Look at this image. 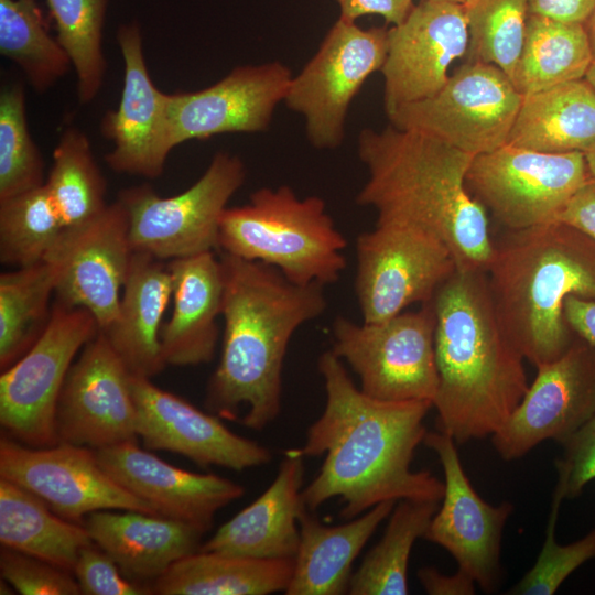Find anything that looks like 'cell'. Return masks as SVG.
<instances>
[{
	"label": "cell",
	"instance_id": "obj_15",
	"mask_svg": "<svg viewBox=\"0 0 595 595\" xmlns=\"http://www.w3.org/2000/svg\"><path fill=\"white\" fill-rule=\"evenodd\" d=\"M133 251L119 199L67 228L44 259L54 271L56 300L87 310L105 331L117 315Z\"/></svg>",
	"mask_w": 595,
	"mask_h": 595
},
{
	"label": "cell",
	"instance_id": "obj_12",
	"mask_svg": "<svg viewBox=\"0 0 595 595\" xmlns=\"http://www.w3.org/2000/svg\"><path fill=\"white\" fill-rule=\"evenodd\" d=\"M521 101L500 68L469 61L437 93L387 117L398 129L424 133L476 156L507 144Z\"/></svg>",
	"mask_w": 595,
	"mask_h": 595
},
{
	"label": "cell",
	"instance_id": "obj_18",
	"mask_svg": "<svg viewBox=\"0 0 595 595\" xmlns=\"http://www.w3.org/2000/svg\"><path fill=\"white\" fill-rule=\"evenodd\" d=\"M463 4L421 0L408 17L387 31V52L380 69L386 115L437 93L448 68L468 48Z\"/></svg>",
	"mask_w": 595,
	"mask_h": 595
},
{
	"label": "cell",
	"instance_id": "obj_42",
	"mask_svg": "<svg viewBox=\"0 0 595 595\" xmlns=\"http://www.w3.org/2000/svg\"><path fill=\"white\" fill-rule=\"evenodd\" d=\"M1 577L23 595H79L72 572L6 547L0 551Z\"/></svg>",
	"mask_w": 595,
	"mask_h": 595
},
{
	"label": "cell",
	"instance_id": "obj_31",
	"mask_svg": "<svg viewBox=\"0 0 595 595\" xmlns=\"http://www.w3.org/2000/svg\"><path fill=\"white\" fill-rule=\"evenodd\" d=\"M0 542L69 572L80 550L94 543L84 524L60 517L37 496L1 477Z\"/></svg>",
	"mask_w": 595,
	"mask_h": 595
},
{
	"label": "cell",
	"instance_id": "obj_6",
	"mask_svg": "<svg viewBox=\"0 0 595 595\" xmlns=\"http://www.w3.org/2000/svg\"><path fill=\"white\" fill-rule=\"evenodd\" d=\"M346 247L325 201L299 197L288 185L258 188L247 204L227 207L219 225L220 252L271 266L301 285L337 282Z\"/></svg>",
	"mask_w": 595,
	"mask_h": 595
},
{
	"label": "cell",
	"instance_id": "obj_30",
	"mask_svg": "<svg viewBox=\"0 0 595 595\" xmlns=\"http://www.w3.org/2000/svg\"><path fill=\"white\" fill-rule=\"evenodd\" d=\"M294 559H253L198 550L152 583L160 595H267L285 591Z\"/></svg>",
	"mask_w": 595,
	"mask_h": 595
},
{
	"label": "cell",
	"instance_id": "obj_14",
	"mask_svg": "<svg viewBox=\"0 0 595 595\" xmlns=\"http://www.w3.org/2000/svg\"><path fill=\"white\" fill-rule=\"evenodd\" d=\"M0 477L31 491L60 517L79 524L100 510L158 515L117 483L100 465L96 450L88 446L60 442L28 447L2 436Z\"/></svg>",
	"mask_w": 595,
	"mask_h": 595
},
{
	"label": "cell",
	"instance_id": "obj_24",
	"mask_svg": "<svg viewBox=\"0 0 595 595\" xmlns=\"http://www.w3.org/2000/svg\"><path fill=\"white\" fill-rule=\"evenodd\" d=\"M304 456L288 450L271 485L225 522L202 551L253 559H294L300 543Z\"/></svg>",
	"mask_w": 595,
	"mask_h": 595
},
{
	"label": "cell",
	"instance_id": "obj_10",
	"mask_svg": "<svg viewBox=\"0 0 595 595\" xmlns=\"http://www.w3.org/2000/svg\"><path fill=\"white\" fill-rule=\"evenodd\" d=\"M591 178L583 152L548 153L505 144L474 156L466 184L507 231H517L558 221Z\"/></svg>",
	"mask_w": 595,
	"mask_h": 595
},
{
	"label": "cell",
	"instance_id": "obj_1",
	"mask_svg": "<svg viewBox=\"0 0 595 595\" xmlns=\"http://www.w3.org/2000/svg\"><path fill=\"white\" fill-rule=\"evenodd\" d=\"M317 368L326 403L298 450L304 457L325 454V458L316 477L302 489L305 507L315 511L339 497V516L350 520L383 501H441L444 482L428 470L411 469L433 403L389 402L365 394L332 349L320 356Z\"/></svg>",
	"mask_w": 595,
	"mask_h": 595
},
{
	"label": "cell",
	"instance_id": "obj_44",
	"mask_svg": "<svg viewBox=\"0 0 595 595\" xmlns=\"http://www.w3.org/2000/svg\"><path fill=\"white\" fill-rule=\"evenodd\" d=\"M563 447L562 456L555 462V489L564 498H575L595 479V416L567 440Z\"/></svg>",
	"mask_w": 595,
	"mask_h": 595
},
{
	"label": "cell",
	"instance_id": "obj_51",
	"mask_svg": "<svg viewBox=\"0 0 595 595\" xmlns=\"http://www.w3.org/2000/svg\"><path fill=\"white\" fill-rule=\"evenodd\" d=\"M586 163L591 176L595 180V148L585 153Z\"/></svg>",
	"mask_w": 595,
	"mask_h": 595
},
{
	"label": "cell",
	"instance_id": "obj_48",
	"mask_svg": "<svg viewBox=\"0 0 595 595\" xmlns=\"http://www.w3.org/2000/svg\"><path fill=\"white\" fill-rule=\"evenodd\" d=\"M418 578L424 591L430 595L475 594V581L461 569L452 575H446L435 567L426 566L418 571Z\"/></svg>",
	"mask_w": 595,
	"mask_h": 595
},
{
	"label": "cell",
	"instance_id": "obj_3",
	"mask_svg": "<svg viewBox=\"0 0 595 595\" xmlns=\"http://www.w3.org/2000/svg\"><path fill=\"white\" fill-rule=\"evenodd\" d=\"M357 153L368 177L356 203L377 220L413 225L437 237L457 268L486 272L495 241L486 209L468 191L474 155L421 132L391 125L364 129Z\"/></svg>",
	"mask_w": 595,
	"mask_h": 595
},
{
	"label": "cell",
	"instance_id": "obj_52",
	"mask_svg": "<svg viewBox=\"0 0 595 595\" xmlns=\"http://www.w3.org/2000/svg\"><path fill=\"white\" fill-rule=\"evenodd\" d=\"M14 588L13 586L7 582L6 580L1 578V582H0V594L1 595H8V594H14Z\"/></svg>",
	"mask_w": 595,
	"mask_h": 595
},
{
	"label": "cell",
	"instance_id": "obj_16",
	"mask_svg": "<svg viewBox=\"0 0 595 595\" xmlns=\"http://www.w3.org/2000/svg\"><path fill=\"white\" fill-rule=\"evenodd\" d=\"M537 369L519 404L491 435L506 461L547 440L563 445L595 416V346L577 337L561 357Z\"/></svg>",
	"mask_w": 595,
	"mask_h": 595
},
{
	"label": "cell",
	"instance_id": "obj_45",
	"mask_svg": "<svg viewBox=\"0 0 595 595\" xmlns=\"http://www.w3.org/2000/svg\"><path fill=\"white\" fill-rule=\"evenodd\" d=\"M339 18L356 22L364 15H380L387 23L400 24L414 7L413 0H334Z\"/></svg>",
	"mask_w": 595,
	"mask_h": 595
},
{
	"label": "cell",
	"instance_id": "obj_11",
	"mask_svg": "<svg viewBox=\"0 0 595 595\" xmlns=\"http://www.w3.org/2000/svg\"><path fill=\"white\" fill-rule=\"evenodd\" d=\"M387 31L338 18L312 58L292 76L283 104L303 117L315 149L342 145L351 101L385 62Z\"/></svg>",
	"mask_w": 595,
	"mask_h": 595
},
{
	"label": "cell",
	"instance_id": "obj_32",
	"mask_svg": "<svg viewBox=\"0 0 595 595\" xmlns=\"http://www.w3.org/2000/svg\"><path fill=\"white\" fill-rule=\"evenodd\" d=\"M586 25L529 13L513 85L522 96L585 78L594 61Z\"/></svg>",
	"mask_w": 595,
	"mask_h": 595
},
{
	"label": "cell",
	"instance_id": "obj_5",
	"mask_svg": "<svg viewBox=\"0 0 595 595\" xmlns=\"http://www.w3.org/2000/svg\"><path fill=\"white\" fill-rule=\"evenodd\" d=\"M486 279L502 328L538 367L578 337L565 320V300L595 301V240L562 221L507 231L495 241Z\"/></svg>",
	"mask_w": 595,
	"mask_h": 595
},
{
	"label": "cell",
	"instance_id": "obj_8",
	"mask_svg": "<svg viewBox=\"0 0 595 595\" xmlns=\"http://www.w3.org/2000/svg\"><path fill=\"white\" fill-rule=\"evenodd\" d=\"M246 175L238 155L220 151L204 174L177 195L161 197L147 184L122 190L118 199L128 213L133 250L161 260L219 251L221 215Z\"/></svg>",
	"mask_w": 595,
	"mask_h": 595
},
{
	"label": "cell",
	"instance_id": "obj_39",
	"mask_svg": "<svg viewBox=\"0 0 595 595\" xmlns=\"http://www.w3.org/2000/svg\"><path fill=\"white\" fill-rule=\"evenodd\" d=\"M464 8L470 62L495 65L513 82L524 43L528 0H470Z\"/></svg>",
	"mask_w": 595,
	"mask_h": 595
},
{
	"label": "cell",
	"instance_id": "obj_53",
	"mask_svg": "<svg viewBox=\"0 0 595 595\" xmlns=\"http://www.w3.org/2000/svg\"><path fill=\"white\" fill-rule=\"evenodd\" d=\"M585 79L592 85V87L595 89V60L591 64L586 75Z\"/></svg>",
	"mask_w": 595,
	"mask_h": 595
},
{
	"label": "cell",
	"instance_id": "obj_28",
	"mask_svg": "<svg viewBox=\"0 0 595 595\" xmlns=\"http://www.w3.org/2000/svg\"><path fill=\"white\" fill-rule=\"evenodd\" d=\"M396 501H383L339 526L322 523L313 511L300 515V543L286 595H340L348 592L351 567Z\"/></svg>",
	"mask_w": 595,
	"mask_h": 595
},
{
	"label": "cell",
	"instance_id": "obj_54",
	"mask_svg": "<svg viewBox=\"0 0 595 595\" xmlns=\"http://www.w3.org/2000/svg\"><path fill=\"white\" fill-rule=\"evenodd\" d=\"M444 1H452V2H456V3H459V4H466L468 1L470 0H444Z\"/></svg>",
	"mask_w": 595,
	"mask_h": 595
},
{
	"label": "cell",
	"instance_id": "obj_13",
	"mask_svg": "<svg viewBox=\"0 0 595 595\" xmlns=\"http://www.w3.org/2000/svg\"><path fill=\"white\" fill-rule=\"evenodd\" d=\"M450 249L413 225L377 220L356 239L355 292L364 323L393 317L433 300L455 272Z\"/></svg>",
	"mask_w": 595,
	"mask_h": 595
},
{
	"label": "cell",
	"instance_id": "obj_27",
	"mask_svg": "<svg viewBox=\"0 0 595 595\" xmlns=\"http://www.w3.org/2000/svg\"><path fill=\"white\" fill-rule=\"evenodd\" d=\"M173 294L167 263L133 251L113 322L101 331L131 375L151 378L166 366L161 322Z\"/></svg>",
	"mask_w": 595,
	"mask_h": 595
},
{
	"label": "cell",
	"instance_id": "obj_17",
	"mask_svg": "<svg viewBox=\"0 0 595 595\" xmlns=\"http://www.w3.org/2000/svg\"><path fill=\"white\" fill-rule=\"evenodd\" d=\"M130 376L99 331L67 372L55 413L57 442L98 450L137 441Z\"/></svg>",
	"mask_w": 595,
	"mask_h": 595
},
{
	"label": "cell",
	"instance_id": "obj_19",
	"mask_svg": "<svg viewBox=\"0 0 595 595\" xmlns=\"http://www.w3.org/2000/svg\"><path fill=\"white\" fill-rule=\"evenodd\" d=\"M423 443L436 454L444 473L442 504L424 539L448 551L458 569L491 593L500 583L501 537L513 507L508 501L493 506L476 493L450 435L426 432Z\"/></svg>",
	"mask_w": 595,
	"mask_h": 595
},
{
	"label": "cell",
	"instance_id": "obj_26",
	"mask_svg": "<svg viewBox=\"0 0 595 595\" xmlns=\"http://www.w3.org/2000/svg\"><path fill=\"white\" fill-rule=\"evenodd\" d=\"M93 542L121 572L138 582H154L173 563L197 552L204 532L187 523L131 510H100L87 516Z\"/></svg>",
	"mask_w": 595,
	"mask_h": 595
},
{
	"label": "cell",
	"instance_id": "obj_50",
	"mask_svg": "<svg viewBox=\"0 0 595 595\" xmlns=\"http://www.w3.org/2000/svg\"><path fill=\"white\" fill-rule=\"evenodd\" d=\"M585 25L588 33L593 55L595 58V11L593 12L592 17L589 18V20L587 21Z\"/></svg>",
	"mask_w": 595,
	"mask_h": 595
},
{
	"label": "cell",
	"instance_id": "obj_46",
	"mask_svg": "<svg viewBox=\"0 0 595 595\" xmlns=\"http://www.w3.org/2000/svg\"><path fill=\"white\" fill-rule=\"evenodd\" d=\"M558 221L570 225L595 240V180L592 177L566 203Z\"/></svg>",
	"mask_w": 595,
	"mask_h": 595
},
{
	"label": "cell",
	"instance_id": "obj_38",
	"mask_svg": "<svg viewBox=\"0 0 595 595\" xmlns=\"http://www.w3.org/2000/svg\"><path fill=\"white\" fill-rule=\"evenodd\" d=\"M57 30V40L67 52L77 76L82 104L98 94L106 73L102 31L108 0H46Z\"/></svg>",
	"mask_w": 595,
	"mask_h": 595
},
{
	"label": "cell",
	"instance_id": "obj_40",
	"mask_svg": "<svg viewBox=\"0 0 595 595\" xmlns=\"http://www.w3.org/2000/svg\"><path fill=\"white\" fill-rule=\"evenodd\" d=\"M25 94L11 84L0 94V201L45 183L44 160L28 128Z\"/></svg>",
	"mask_w": 595,
	"mask_h": 595
},
{
	"label": "cell",
	"instance_id": "obj_25",
	"mask_svg": "<svg viewBox=\"0 0 595 595\" xmlns=\"http://www.w3.org/2000/svg\"><path fill=\"white\" fill-rule=\"evenodd\" d=\"M173 312L162 326L160 340L166 365L210 363L219 338L217 318L223 311L224 275L215 251L170 260Z\"/></svg>",
	"mask_w": 595,
	"mask_h": 595
},
{
	"label": "cell",
	"instance_id": "obj_36",
	"mask_svg": "<svg viewBox=\"0 0 595 595\" xmlns=\"http://www.w3.org/2000/svg\"><path fill=\"white\" fill-rule=\"evenodd\" d=\"M45 185L66 229L87 221L106 207V180L87 136L77 128H68L62 134Z\"/></svg>",
	"mask_w": 595,
	"mask_h": 595
},
{
	"label": "cell",
	"instance_id": "obj_47",
	"mask_svg": "<svg viewBox=\"0 0 595 595\" xmlns=\"http://www.w3.org/2000/svg\"><path fill=\"white\" fill-rule=\"evenodd\" d=\"M529 13L556 21L586 24L595 0H528Z\"/></svg>",
	"mask_w": 595,
	"mask_h": 595
},
{
	"label": "cell",
	"instance_id": "obj_41",
	"mask_svg": "<svg viewBox=\"0 0 595 595\" xmlns=\"http://www.w3.org/2000/svg\"><path fill=\"white\" fill-rule=\"evenodd\" d=\"M564 497L554 489L545 539L534 565L510 588L511 595H552L581 565L595 559V528L570 544H559L555 526Z\"/></svg>",
	"mask_w": 595,
	"mask_h": 595
},
{
	"label": "cell",
	"instance_id": "obj_7",
	"mask_svg": "<svg viewBox=\"0 0 595 595\" xmlns=\"http://www.w3.org/2000/svg\"><path fill=\"white\" fill-rule=\"evenodd\" d=\"M435 323L432 301L377 323L338 316L332 326V351L359 377L365 394L433 403L439 387Z\"/></svg>",
	"mask_w": 595,
	"mask_h": 595
},
{
	"label": "cell",
	"instance_id": "obj_43",
	"mask_svg": "<svg viewBox=\"0 0 595 595\" xmlns=\"http://www.w3.org/2000/svg\"><path fill=\"white\" fill-rule=\"evenodd\" d=\"M85 595H149L152 584L127 577L115 560L95 543L83 548L72 571Z\"/></svg>",
	"mask_w": 595,
	"mask_h": 595
},
{
	"label": "cell",
	"instance_id": "obj_49",
	"mask_svg": "<svg viewBox=\"0 0 595 595\" xmlns=\"http://www.w3.org/2000/svg\"><path fill=\"white\" fill-rule=\"evenodd\" d=\"M564 316L573 332L595 346V301L570 296L564 302Z\"/></svg>",
	"mask_w": 595,
	"mask_h": 595
},
{
	"label": "cell",
	"instance_id": "obj_35",
	"mask_svg": "<svg viewBox=\"0 0 595 595\" xmlns=\"http://www.w3.org/2000/svg\"><path fill=\"white\" fill-rule=\"evenodd\" d=\"M0 53L43 93L64 77L72 61L53 37L37 0H0Z\"/></svg>",
	"mask_w": 595,
	"mask_h": 595
},
{
	"label": "cell",
	"instance_id": "obj_22",
	"mask_svg": "<svg viewBox=\"0 0 595 595\" xmlns=\"http://www.w3.org/2000/svg\"><path fill=\"white\" fill-rule=\"evenodd\" d=\"M285 64L271 61L235 67L214 85L170 94L174 147L223 133H257L269 129L292 78Z\"/></svg>",
	"mask_w": 595,
	"mask_h": 595
},
{
	"label": "cell",
	"instance_id": "obj_37",
	"mask_svg": "<svg viewBox=\"0 0 595 595\" xmlns=\"http://www.w3.org/2000/svg\"><path fill=\"white\" fill-rule=\"evenodd\" d=\"M65 230L45 183L0 201V261L15 268L44 261Z\"/></svg>",
	"mask_w": 595,
	"mask_h": 595
},
{
	"label": "cell",
	"instance_id": "obj_29",
	"mask_svg": "<svg viewBox=\"0 0 595 595\" xmlns=\"http://www.w3.org/2000/svg\"><path fill=\"white\" fill-rule=\"evenodd\" d=\"M507 144L548 153L595 148V89L585 79L522 96Z\"/></svg>",
	"mask_w": 595,
	"mask_h": 595
},
{
	"label": "cell",
	"instance_id": "obj_21",
	"mask_svg": "<svg viewBox=\"0 0 595 595\" xmlns=\"http://www.w3.org/2000/svg\"><path fill=\"white\" fill-rule=\"evenodd\" d=\"M137 435L148 450L177 453L199 466L244 470L268 464L271 451L230 431L220 418L165 391L150 378L130 376Z\"/></svg>",
	"mask_w": 595,
	"mask_h": 595
},
{
	"label": "cell",
	"instance_id": "obj_23",
	"mask_svg": "<svg viewBox=\"0 0 595 595\" xmlns=\"http://www.w3.org/2000/svg\"><path fill=\"white\" fill-rule=\"evenodd\" d=\"M104 469L122 487L149 504L159 516L208 531L215 515L245 495V488L215 474L171 465L137 441L96 450Z\"/></svg>",
	"mask_w": 595,
	"mask_h": 595
},
{
	"label": "cell",
	"instance_id": "obj_34",
	"mask_svg": "<svg viewBox=\"0 0 595 595\" xmlns=\"http://www.w3.org/2000/svg\"><path fill=\"white\" fill-rule=\"evenodd\" d=\"M55 294V275L47 261L0 274V367L21 358L45 329Z\"/></svg>",
	"mask_w": 595,
	"mask_h": 595
},
{
	"label": "cell",
	"instance_id": "obj_33",
	"mask_svg": "<svg viewBox=\"0 0 595 595\" xmlns=\"http://www.w3.org/2000/svg\"><path fill=\"white\" fill-rule=\"evenodd\" d=\"M439 502L411 499L397 501L383 536L353 573L347 593L408 594V564L413 544L424 538Z\"/></svg>",
	"mask_w": 595,
	"mask_h": 595
},
{
	"label": "cell",
	"instance_id": "obj_9",
	"mask_svg": "<svg viewBox=\"0 0 595 595\" xmlns=\"http://www.w3.org/2000/svg\"><path fill=\"white\" fill-rule=\"evenodd\" d=\"M100 331L94 315L55 299L48 323L32 347L0 376V423L33 447L57 444L55 413L76 354Z\"/></svg>",
	"mask_w": 595,
	"mask_h": 595
},
{
	"label": "cell",
	"instance_id": "obj_20",
	"mask_svg": "<svg viewBox=\"0 0 595 595\" xmlns=\"http://www.w3.org/2000/svg\"><path fill=\"white\" fill-rule=\"evenodd\" d=\"M117 41L125 63L123 87L118 108L107 111L101 120L102 136L113 143L105 161L117 173L155 178L174 149L170 94L151 80L139 23L120 25Z\"/></svg>",
	"mask_w": 595,
	"mask_h": 595
},
{
	"label": "cell",
	"instance_id": "obj_4",
	"mask_svg": "<svg viewBox=\"0 0 595 595\" xmlns=\"http://www.w3.org/2000/svg\"><path fill=\"white\" fill-rule=\"evenodd\" d=\"M432 302L437 430L459 444L494 435L529 385L524 357L499 322L486 272L457 268Z\"/></svg>",
	"mask_w": 595,
	"mask_h": 595
},
{
	"label": "cell",
	"instance_id": "obj_2",
	"mask_svg": "<svg viewBox=\"0 0 595 595\" xmlns=\"http://www.w3.org/2000/svg\"><path fill=\"white\" fill-rule=\"evenodd\" d=\"M224 333L206 409L220 419L261 431L281 412L282 369L289 343L303 324L321 316L324 285H301L278 269L225 252Z\"/></svg>",
	"mask_w": 595,
	"mask_h": 595
}]
</instances>
